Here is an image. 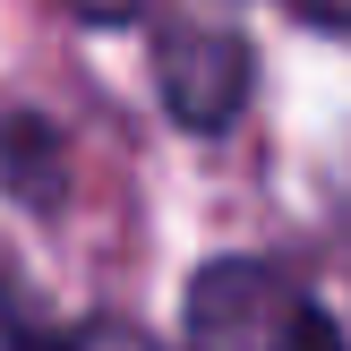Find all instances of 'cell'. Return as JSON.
<instances>
[{"instance_id": "obj_1", "label": "cell", "mask_w": 351, "mask_h": 351, "mask_svg": "<svg viewBox=\"0 0 351 351\" xmlns=\"http://www.w3.org/2000/svg\"><path fill=\"white\" fill-rule=\"evenodd\" d=\"M308 300L266 257H215L180 300V351H300Z\"/></svg>"}, {"instance_id": "obj_2", "label": "cell", "mask_w": 351, "mask_h": 351, "mask_svg": "<svg viewBox=\"0 0 351 351\" xmlns=\"http://www.w3.org/2000/svg\"><path fill=\"white\" fill-rule=\"evenodd\" d=\"M154 77H163V112L180 120L189 137H223L240 112H249L257 60L232 26H171L154 43Z\"/></svg>"}, {"instance_id": "obj_3", "label": "cell", "mask_w": 351, "mask_h": 351, "mask_svg": "<svg viewBox=\"0 0 351 351\" xmlns=\"http://www.w3.org/2000/svg\"><path fill=\"white\" fill-rule=\"evenodd\" d=\"M0 189L17 206H60L69 163H60V129L43 112H9L0 120Z\"/></svg>"}, {"instance_id": "obj_4", "label": "cell", "mask_w": 351, "mask_h": 351, "mask_svg": "<svg viewBox=\"0 0 351 351\" xmlns=\"http://www.w3.org/2000/svg\"><path fill=\"white\" fill-rule=\"evenodd\" d=\"M60 351H163V343H154L146 326H129V317H86Z\"/></svg>"}, {"instance_id": "obj_5", "label": "cell", "mask_w": 351, "mask_h": 351, "mask_svg": "<svg viewBox=\"0 0 351 351\" xmlns=\"http://www.w3.org/2000/svg\"><path fill=\"white\" fill-rule=\"evenodd\" d=\"M69 9H77L86 26H137V17H146V0H69Z\"/></svg>"}, {"instance_id": "obj_6", "label": "cell", "mask_w": 351, "mask_h": 351, "mask_svg": "<svg viewBox=\"0 0 351 351\" xmlns=\"http://www.w3.org/2000/svg\"><path fill=\"white\" fill-rule=\"evenodd\" d=\"M291 9H300L308 26H326V34H343V43H351V0H291Z\"/></svg>"}, {"instance_id": "obj_7", "label": "cell", "mask_w": 351, "mask_h": 351, "mask_svg": "<svg viewBox=\"0 0 351 351\" xmlns=\"http://www.w3.org/2000/svg\"><path fill=\"white\" fill-rule=\"evenodd\" d=\"M17 343H26V308L9 291V266H0V351H17Z\"/></svg>"}, {"instance_id": "obj_8", "label": "cell", "mask_w": 351, "mask_h": 351, "mask_svg": "<svg viewBox=\"0 0 351 351\" xmlns=\"http://www.w3.org/2000/svg\"><path fill=\"white\" fill-rule=\"evenodd\" d=\"M300 351H343V335H335V317H317V308H308V335H300Z\"/></svg>"}, {"instance_id": "obj_9", "label": "cell", "mask_w": 351, "mask_h": 351, "mask_svg": "<svg viewBox=\"0 0 351 351\" xmlns=\"http://www.w3.org/2000/svg\"><path fill=\"white\" fill-rule=\"evenodd\" d=\"M17 351H51V343H34V335H26V343H17Z\"/></svg>"}]
</instances>
